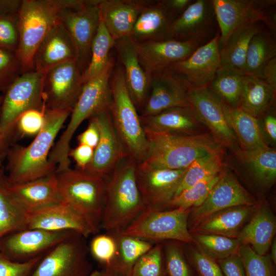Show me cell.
<instances>
[{
    "instance_id": "obj_35",
    "label": "cell",
    "mask_w": 276,
    "mask_h": 276,
    "mask_svg": "<svg viewBox=\"0 0 276 276\" xmlns=\"http://www.w3.org/2000/svg\"><path fill=\"white\" fill-rule=\"evenodd\" d=\"M276 91L262 78L244 75L239 108L259 118L274 105Z\"/></svg>"
},
{
    "instance_id": "obj_18",
    "label": "cell",
    "mask_w": 276,
    "mask_h": 276,
    "mask_svg": "<svg viewBox=\"0 0 276 276\" xmlns=\"http://www.w3.org/2000/svg\"><path fill=\"white\" fill-rule=\"evenodd\" d=\"M133 42L140 63L150 80L153 75L185 60L201 45L196 41L173 38Z\"/></svg>"
},
{
    "instance_id": "obj_10",
    "label": "cell",
    "mask_w": 276,
    "mask_h": 276,
    "mask_svg": "<svg viewBox=\"0 0 276 276\" xmlns=\"http://www.w3.org/2000/svg\"><path fill=\"white\" fill-rule=\"evenodd\" d=\"M85 237L76 233L45 254L31 276H88L93 271Z\"/></svg>"
},
{
    "instance_id": "obj_16",
    "label": "cell",
    "mask_w": 276,
    "mask_h": 276,
    "mask_svg": "<svg viewBox=\"0 0 276 276\" xmlns=\"http://www.w3.org/2000/svg\"><path fill=\"white\" fill-rule=\"evenodd\" d=\"M187 168H153L137 164L136 180L146 206L167 210L174 197Z\"/></svg>"
},
{
    "instance_id": "obj_13",
    "label": "cell",
    "mask_w": 276,
    "mask_h": 276,
    "mask_svg": "<svg viewBox=\"0 0 276 276\" xmlns=\"http://www.w3.org/2000/svg\"><path fill=\"white\" fill-rule=\"evenodd\" d=\"M83 83L76 61L58 64L45 74L43 99L45 110H71L81 93Z\"/></svg>"
},
{
    "instance_id": "obj_5",
    "label": "cell",
    "mask_w": 276,
    "mask_h": 276,
    "mask_svg": "<svg viewBox=\"0 0 276 276\" xmlns=\"http://www.w3.org/2000/svg\"><path fill=\"white\" fill-rule=\"evenodd\" d=\"M110 84V113L124 155L140 164L145 158L148 143L140 114L128 93L121 64L114 65Z\"/></svg>"
},
{
    "instance_id": "obj_14",
    "label": "cell",
    "mask_w": 276,
    "mask_h": 276,
    "mask_svg": "<svg viewBox=\"0 0 276 276\" xmlns=\"http://www.w3.org/2000/svg\"><path fill=\"white\" fill-rule=\"evenodd\" d=\"M100 0H90L84 7L75 10L63 8L59 19L69 34L75 45L76 63L81 74L89 63L91 46L97 33L100 17Z\"/></svg>"
},
{
    "instance_id": "obj_55",
    "label": "cell",
    "mask_w": 276,
    "mask_h": 276,
    "mask_svg": "<svg viewBox=\"0 0 276 276\" xmlns=\"http://www.w3.org/2000/svg\"><path fill=\"white\" fill-rule=\"evenodd\" d=\"M94 152V149L85 145L78 144L75 148L71 149L68 156L72 157L76 163V169L84 171L90 163Z\"/></svg>"
},
{
    "instance_id": "obj_60",
    "label": "cell",
    "mask_w": 276,
    "mask_h": 276,
    "mask_svg": "<svg viewBox=\"0 0 276 276\" xmlns=\"http://www.w3.org/2000/svg\"><path fill=\"white\" fill-rule=\"evenodd\" d=\"M88 276H125L116 271L111 268L104 267L100 270L92 271Z\"/></svg>"
},
{
    "instance_id": "obj_3",
    "label": "cell",
    "mask_w": 276,
    "mask_h": 276,
    "mask_svg": "<svg viewBox=\"0 0 276 276\" xmlns=\"http://www.w3.org/2000/svg\"><path fill=\"white\" fill-rule=\"evenodd\" d=\"M148 143L141 164L153 168L181 169L204 156L222 152V146L210 132L181 135L144 129Z\"/></svg>"
},
{
    "instance_id": "obj_29",
    "label": "cell",
    "mask_w": 276,
    "mask_h": 276,
    "mask_svg": "<svg viewBox=\"0 0 276 276\" xmlns=\"http://www.w3.org/2000/svg\"><path fill=\"white\" fill-rule=\"evenodd\" d=\"M257 204L234 206L216 212L189 229V232L191 234H214L237 238L254 213Z\"/></svg>"
},
{
    "instance_id": "obj_50",
    "label": "cell",
    "mask_w": 276,
    "mask_h": 276,
    "mask_svg": "<svg viewBox=\"0 0 276 276\" xmlns=\"http://www.w3.org/2000/svg\"><path fill=\"white\" fill-rule=\"evenodd\" d=\"M45 111L39 109H31L23 113L15 125L18 137L36 136L44 126Z\"/></svg>"
},
{
    "instance_id": "obj_52",
    "label": "cell",
    "mask_w": 276,
    "mask_h": 276,
    "mask_svg": "<svg viewBox=\"0 0 276 276\" xmlns=\"http://www.w3.org/2000/svg\"><path fill=\"white\" fill-rule=\"evenodd\" d=\"M43 256L17 262L10 260L0 252V276H31Z\"/></svg>"
},
{
    "instance_id": "obj_12",
    "label": "cell",
    "mask_w": 276,
    "mask_h": 276,
    "mask_svg": "<svg viewBox=\"0 0 276 276\" xmlns=\"http://www.w3.org/2000/svg\"><path fill=\"white\" fill-rule=\"evenodd\" d=\"M220 33L219 49L239 27L260 22L265 26L275 0H212Z\"/></svg>"
},
{
    "instance_id": "obj_1",
    "label": "cell",
    "mask_w": 276,
    "mask_h": 276,
    "mask_svg": "<svg viewBox=\"0 0 276 276\" xmlns=\"http://www.w3.org/2000/svg\"><path fill=\"white\" fill-rule=\"evenodd\" d=\"M71 110H45L43 128L27 147L12 145L6 158L9 185L30 181L54 174L57 166L49 162L54 140Z\"/></svg>"
},
{
    "instance_id": "obj_39",
    "label": "cell",
    "mask_w": 276,
    "mask_h": 276,
    "mask_svg": "<svg viewBox=\"0 0 276 276\" xmlns=\"http://www.w3.org/2000/svg\"><path fill=\"white\" fill-rule=\"evenodd\" d=\"M244 75L233 69L220 66L208 87L226 105L239 108Z\"/></svg>"
},
{
    "instance_id": "obj_49",
    "label": "cell",
    "mask_w": 276,
    "mask_h": 276,
    "mask_svg": "<svg viewBox=\"0 0 276 276\" xmlns=\"http://www.w3.org/2000/svg\"><path fill=\"white\" fill-rule=\"evenodd\" d=\"M90 251L97 261L105 267H110L117 252V244L114 237L109 232L97 235L90 242Z\"/></svg>"
},
{
    "instance_id": "obj_15",
    "label": "cell",
    "mask_w": 276,
    "mask_h": 276,
    "mask_svg": "<svg viewBox=\"0 0 276 276\" xmlns=\"http://www.w3.org/2000/svg\"><path fill=\"white\" fill-rule=\"evenodd\" d=\"M257 203L233 174L222 170L218 180L204 201L190 212L188 221L189 230L221 210L234 206L255 205Z\"/></svg>"
},
{
    "instance_id": "obj_43",
    "label": "cell",
    "mask_w": 276,
    "mask_h": 276,
    "mask_svg": "<svg viewBox=\"0 0 276 276\" xmlns=\"http://www.w3.org/2000/svg\"><path fill=\"white\" fill-rule=\"evenodd\" d=\"M222 152L209 154L197 158L187 168L174 197L198 182L222 170Z\"/></svg>"
},
{
    "instance_id": "obj_59",
    "label": "cell",
    "mask_w": 276,
    "mask_h": 276,
    "mask_svg": "<svg viewBox=\"0 0 276 276\" xmlns=\"http://www.w3.org/2000/svg\"><path fill=\"white\" fill-rule=\"evenodd\" d=\"M3 96H0V105ZM16 139L14 135L3 132L0 130V153H7L9 148L13 145V143Z\"/></svg>"
},
{
    "instance_id": "obj_22",
    "label": "cell",
    "mask_w": 276,
    "mask_h": 276,
    "mask_svg": "<svg viewBox=\"0 0 276 276\" xmlns=\"http://www.w3.org/2000/svg\"><path fill=\"white\" fill-rule=\"evenodd\" d=\"M90 118L94 120L98 126L100 137L94 149L93 159L84 171L104 177L113 169L125 155L112 122L109 108Z\"/></svg>"
},
{
    "instance_id": "obj_53",
    "label": "cell",
    "mask_w": 276,
    "mask_h": 276,
    "mask_svg": "<svg viewBox=\"0 0 276 276\" xmlns=\"http://www.w3.org/2000/svg\"><path fill=\"white\" fill-rule=\"evenodd\" d=\"M217 262L224 276H246L241 258L238 254Z\"/></svg>"
},
{
    "instance_id": "obj_42",
    "label": "cell",
    "mask_w": 276,
    "mask_h": 276,
    "mask_svg": "<svg viewBox=\"0 0 276 276\" xmlns=\"http://www.w3.org/2000/svg\"><path fill=\"white\" fill-rule=\"evenodd\" d=\"M191 235L197 248L216 261L238 254L242 244L237 238L214 234L195 233Z\"/></svg>"
},
{
    "instance_id": "obj_36",
    "label": "cell",
    "mask_w": 276,
    "mask_h": 276,
    "mask_svg": "<svg viewBox=\"0 0 276 276\" xmlns=\"http://www.w3.org/2000/svg\"><path fill=\"white\" fill-rule=\"evenodd\" d=\"M114 237L117 252L110 267L127 276L136 261L149 250L155 243L140 238L126 235L120 231L108 232Z\"/></svg>"
},
{
    "instance_id": "obj_47",
    "label": "cell",
    "mask_w": 276,
    "mask_h": 276,
    "mask_svg": "<svg viewBox=\"0 0 276 276\" xmlns=\"http://www.w3.org/2000/svg\"><path fill=\"white\" fill-rule=\"evenodd\" d=\"M179 242L169 241L163 245L166 276H193Z\"/></svg>"
},
{
    "instance_id": "obj_31",
    "label": "cell",
    "mask_w": 276,
    "mask_h": 276,
    "mask_svg": "<svg viewBox=\"0 0 276 276\" xmlns=\"http://www.w3.org/2000/svg\"><path fill=\"white\" fill-rule=\"evenodd\" d=\"M7 187L29 211L62 201L55 173L45 177L23 183L13 185L7 183Z\"/></svg>"
},
{
    "instance_id": "obj_32",
    "label": "cell",
    "mask_w": 276,
    "mask_h": 276,
    "mask_svg": "<svg viewBox=\"0 0 276 276\" xmlns=\"http://www.w3.org/2000/svg\"><path fill=\"white\" fill-rule=\"evenodd\" d=\"M262 22H257L243 25L228 37L220 50L221 66L233 69L244 75L246 58L252 38L265 29Z\"/></svg>"
},
{
    "instance_id": "obj_26",
    "label": "cell",
    "mask_w": 276,
    "mask_h": 276,
    "mask_svg": "<svg viewBox=\"0 0 276 276\" xmlns=\"http://www.w3.org/2000/svg\"><path fill=\"white\" fill-rule=\"evenodd\" d=\"M77 53L69 34L59 21L49 31L33 58V70L45 74L61 63L76 61Z\"/></svg>"
},
{
    "instance_id": "obj_44",
    "label": "cell",
    "mask_w": 276,
    "mask_h": 276,
    "mask_svg": "<svg viewBox=\"0 0 276 276\" xmlns=\"http://www.w3.org/2000/svg\"><path fill=\"white\" fill-rule=\"evenodd\" d=\"M220 175V173L210 176L185 190L171 200L167 210L193 209L199 206L206 199Z\"/></svg>"
},
{
    "instance_id": "obj_30",
    "label": "cell",
    "mask_w": 276,
    "mask_h": 276,
    "mask_svg": "<svg viewBox=\"0 0 276 276\" xmlns=\"http://www.w3.org/2000/svg\"><path fill=\"white\" fill-rule=\"evenodd\" d=\"M172 20L162 1H150L139 14L130 38L135 42L171 38Z\"/></svg>"
},
{
    "instance_id": "obj_37",
    "label": "cell",
    "mask_w": 276,
    "mask_h": 276,
    "mask_svg": "<svg viewBox=\"0 0 276 276\" xmlns=\"http://www.w3.org/2000/svg\"><path fill=\"white\" fill-rule=\"evenodd\" d=\"M276 57L275 35L265 28L251 39L246 58L245 75L262 78L266 64Z\"/></svg>"
},
{
    "instance_id": "obj_25",
    "label": "cell",
    "mask_w": 276,
    "mask_h": 276,
    "mask_svg": "<svg viewBox=\"0 0 276 276\" xmlns=\"http://www.w3.org/2000/svg\"><path fill=\"white\" fill-rule=\"evenodd\" d=\"M28 228L73 231L85 238L93 234L87 222L63 201L29 211Z\"/></svg>"
},
{
    "instance_id": "obj_19",
    "label": "cell",
    "mask_w": 276,
    "mask_h": 276,
    "mask_svg": "<svg viewBox=\"0 0 276 276\" xmlns=\"http://www.w3.org/2000/svg\"><path fill=\"white\" fill-rule=\"evenodd\" d=\"M190 88L182 76L169 68L153 75L149 94L140 116H150L175 107H191Z\"/></svg>"
},
{
    "instance_id": "obj_46",
    "label": "cell",
    "mask_w": 276,
    "mask_h": 276,
    "mask_svg": "<svg viewBox=\"0 0 276 276\" xmlns=\"http://www.w3.org/2000/svg\"><path fill=\"white\" fill-rule=\"evenodd\" d=\"M240 256L246 276H275L274 264L269 254L261 256L256 253L248 245L241 244Z\"/></svg>"
},
{
    "instance_id": "obj_17",
    "label": "cell",
    "mask_w": 276,
    "mask_h": 276,
    "mask_svg": "<svg viewBox=\"0 0 276 276\" xmlns=\"http://www.w3.org/2000/svg\"><path fill=\"white\" fill-rule=\"evenodd\" d=\"M219 32L212 0L194 1L170 27L171 38L194 40L202 45Z\"/></svg>"
},
{
    "instance_id": "obj_33",
    "label": "cell",
    "mask_w": 276,
    "mask_h": 276,
    "mask_svg": "<svg viewBox=\"0 0 276 276\" xmlns=\"http://www.w3.org/2000/svg\"><path fill=\"white\" fill-rule=\"evenodd\" d=\"M224 104L228 124L241 150L251 151L268 146L263 134L259 118L240 108H232Z\"/></svg>"
},
{
    "instance_id": "obj_48",
    "label": "cell",
    "mask_w": 276,
    "mask_h": 276,
    "mask_svg": "<svg viewBox=\"0 0 276 276\" xmlns=\"http://www.w3.org/2000/svg\"><path fill=\"white\" fill-rule=\"evenodd\" d=\"M22 73L16 52L0 48V91L4 93Z\"/></svg>"
},
{
    "instance_id": "obj_7",
    "label": "cell",
    "mask_w": 276,
    "mask_h": 276,
    "mask_svg": "<svg viewBox=\"0 0 276 276\" xmlns=\"http://www.w3.org/2000/svg\"><path fill=\"white\" fill-rule=\"evenodd\" d=\"M68 0H22L19 10V43L16 52L23 73L33 71L36 51L50 29L59 21Z\"/></svg>"
},
{
    "instance_id": "obj_40",
    "label": "cell",
    "mask_w": 276,
    "mask_h": 276,
    "mask_svg": "<svg viewBox=\"0 0 276 276\" xmlns=\"http://www.w3.org/2000/svg\"><path fill=\"white\" fill-rule=\"evenodd\" d=\"M115 42L100 19L91 46L89 63L81 74L83 84L99 75L107 67L111 58L109 56V51L114 47Z\"/></svg>"
},
{
    "instance_id": "obj_21",
    "label": "cell",
    "mask_w": 276,
    "mask_h": 276,
    "mask_svg": "<svg viewBox=\"0 0 276 276\" xmlns=\"http://www.w3.org/2000/svg\"><path fill=\"white\" fill-rule=\"evenodd\" d=\"M189 101L201 123L222 146L234 147L236 137L231 129L222 102L208 87L190 88Z\"/></svg>"
},
{
    "instance_id": "obj_4",
    "label": "cell",
    "mask_w": 276,
    "mask_h": 276,
    "mask_svg": "<svg viewBox=\"0 0 276 276\" xmlns=\"http://www.w3.org/2000/svg\"><path fill=\"white\" fill-rule=\"evenodd\" d=\"M114 65V59L111 58L102 73L83 84L70 115V122L49 155V162L57 166L56 170L70 167V142L80 124L85 120L109 108L111 98L110 79Z\"/></svg>"
},
{
    "instance_id": "obj_28",
    "label": "cell",
    "mask_w": 276,
    "mask_h": 276,
    "mask_svg": "<svg viewBox=\"0 0 276 276\" xmlns=\"http://www.w3.org/2000/svg\"><path fill=\"white\" fill-rule=\"evenodd\" d=\"M275 232V216L266 202L261 201L237 238L242 244L249 245L256 253L263 256L270 248Z\"/></svg>"
},
{
    "instance_id": "obj_57",
    "label": "cell",
    "mask_w": 276,
    "mask_h": 276,
    "mask_svg": "<svg viewBox=\"0 0 276 276\" xmlns=\"http://www.w3.org/2000/svg\"><path fill=\"white\" fill-rule=\"evenodd\" d=\"M193 1V0H162L172 21L181 14Z\"/></svg>"
},
{
    "instance_id": "obj_54",
    "label": "cell",
    "mask_w": 276,
    "mask_h": 276,
    "mask_svg": "<svg viewBox=\"0 0 276 276\" xmlns=\"http://www.w3.org/2000/svg\"><path fill=\"white\" fill-rule=\"evenodd\" d=\"M259 119L263 134L272 144L276 142V117L274 105L266 111Z\"/></svg>"
},
{
    "instance_id": "obj_9",
    "label": "cell",
    "mask_w": 276,
    "mask_h": 276,
    "mask_svg": "<svg viewBox=\"0 0 276 276\" xmlns=\"http://www.w3.org/2000/svg\"><path fill=\"white\" fill-rule=\"evenodd\" d=\"M44 74L35 70L23 73L4 93L0 105V130L16 135L19 117L31 109L45 110L43 99Z\"/></svg>"
},
{
    "instance_id": "obj_8",
    "label": "cell",
    "mask_w": 276,
    "mask_h": 276,
    "mask_svg": "<svg viewBox=\"0 0 276 276\" xmlns=\"http://www.w3.org/2000/svg\"><path fill=\"white\" fill-rule=\"evenodd\" d=\"M192 208L159 210L146 207L122 234L151 242L175 241L194 243L188 221Z\"/></svg>"
},
{
    "instance_id": "obj_56",
    "label": "cell",
    "mask_w": 276,
    "mask_h": 276,
    "mask_svg": "<svg viewBox=\"0 0 276 276\" xmlns=\"http://www.w3.org/2000/svg\"><path fill=\"white\" fill-rule=\"evenodd\" d=\"M98 126L92 118L89 119L87 128L77 136L78 144H83L95 149L99 140Z\"/></svg>"
},
{
    "instance_id": "obj_62",
    "label": "cell",
    "mask_w": 276,
    "mask_h": 276,
    "mask_svg": "<svg viewBox=\"0 0 276 276\" xmlns=\"http://www.w3.org/2000/svg\"><path fill=\"white\" fill-rule=\"evenodd\" d=\"M7 153H0V172L4 169L3 166V163L5 159H6Z\"/></svg>"
},
{
    "instance_id": "obj_24",
    "label": "cell",
    "mask_w": 276,
    "mask_h": 276,
    "mask_svg": "<svg viewBox=\"0 0 276 276\" xmlns=\"http://www.w3.org/2000/svg\"><path fill=\"white\" fill-rule=\"evenodd\" d=\"M140 118L144 129L154 132L181 135L209 132L192 107H172Z\"/></svg>"
},
{
    "instance_id": "obj_38",
    "label": "cell",
    "mask_w": 276,
    "mask_h": 276,
    "mask_svg": "<svg viewBox=\"0 0 276 276\" xmlns=\"http://www.w3.org/2000/svg\"><path fill=\"white\" fill-rule=\"evenodd\" d=\"M238 153L262 185L270 187L276 178V151L269 146L251 151L238 149Z\"/></svg>"
},
{
    "instance_id": "obj_27",
    "label": "cell",
    "mask_w": 276,
    "mask_h": 276,
    "mask_svg": "<svg viewBox=\"0 0 276 276\" xmlns=\"http://www.w3.org/2000/svg\"><path fill=\"white\" fill-rule=\"evenodd\" d=\"M147 0H100V19L116 41L129 37L135 22Z\"/></svg>"
},
{
    "instance_id": "obj_58",
    "label": "cell",
    "mask_w": 276,
    "mask_h": 276,
    "mask_svg": "<svg viewBox=\"0 0 276 276\" xmlns=\"http://www.w3.org/2000/svg\"><path fill=\"white\" fill-rule=\"evenodd\" d=\"M262 79L276 91V57L271 59L265 66Z\"/></svg>"
},
{
    "instance_id": "obj_20",
    "label": "cell",
    "mask_w": 276,
    "mask_h": 276,
    "mask_svg": "<svg viewBox=\"0 0 276 276\" xmlns=\"http://www.w3.org/2000/svg\"><path fill=\"white\" fill-rule=\"evenodd\" d=\"M219 40V32L188 58L171 64L168 68L182 76L191 88L208 87L221 66Z\"/></svg>"
},
{
    "instance_id": "obj_45",
    "label": "cell",
    "mask_w": 276,
    "mask_h": 276,
    "mask_svg": "<svg viewBox=\"0 0 276 276\" xmlns=\"http://www.w3.org/2000/svg\"><path fill=\"white\" fill-rule=\"evenodd\" d=\"M127 276H166L163 244L155 243L136 261Z\"/></svg>"
},
{
    "instance_id": "obj_6",
    "label": "cell",
    "mask_w": 276,
    "mask_h": 276,
    "mask_svg": "<svg viewBox=\"0 0 276 276\" xmlns=\"http://www.w3.org/2000/svg\"><path fill=\"white\" fill-rule=\"evenodd\" d=\"M55 175L62 201L87 222L93 234L99 232L105 203L104 177L70 167L56 171Z\"/></svg>"
},
{
    "instance_id": "obj_34",
    "label": "cell",
    "mask_w": 276,
    "mask_h": 276,
    "mask_svg": "<svg viewBox=\"0 0 276 276\" xmlns=\"http://www.w3.org/2000/svg\"><path fill=\"white\" fill-rule=\"evenodd\" d=\"M29 211L10 192L4 169L0 172V240L28 229Z\"/></svg>"
},
{
    "instance_id": "obj_41",
    "label": "cell",
    "mask_w": 276,
    "mask_h": 276,
    "mask_svg": "<svg viewBox=\"0 0 276 276\" xmlns=\"http://www.w3.org/2000/svg\"><path fill=\"white\" fill-rule=\"evenodd\" d=\"M22 0H0V48L16 52L19 10Z\"/></svg>"
},
{
    "instance_id": "obj_11",
    "label": "cell",
    "mask_w": 276,
    "mask_h": 276,
    "mask_svg": "<svg viewBox=\"0 0 276 276\" xmlns=\"http://www.w3.org/2000/svg\"><path fill=\"white\" fill-rule=\"evenodd\" d=\"M77 232L28 228L10 234L0 240V252L11 261H28L44 255Z\"/></svg>"
},
{
    "instance_id": "obj_61",
    "label": "cell",
    "mask_w": 276,
    "mask_h": 276,
    "mask_svg": "<svg viewBox=\"0 0 276 276\" xmlns=\"http://www.w3.org/2000/svg\"><path fill=\"white\" fill-rule=\"evenodd\" d=\"M270 258L274 265L276 264V240L275 237L272 240L270 245Z\"/></svg>"
},
{
    "instance_id": "obj_51",
    "label": "cell",
    "mask_w": 276,
    "mask_h": 276,
    "mask_svg": "<svg viewBox=\"0 0 276 276\" xmlns=\"http://www.w3.org/2000/svg\"><path fill=\"white\" fill-rule=\"evenodd\" d=\"M189 261L197 276H224L217 261L198 248L189 250Z\"/></svg>"
},
{
    "instance_id": "obj_2",
    "label": "cell",
    "mask_w": 276,
    "mask_h": 276,
    "mask_svg": "<svg viewBox=\"0 0 276 276\" xmlns=\"http://www.w3.org/2000/svg\"><path fill=\"white\" fill-rule=\"evenodd\" d=\"M137 162L124 155L104 177L105 203L101 229L122 231L146 207L136 180Z\"/></svg>"
},
{
    "instance_id": "obj_23",
    "label": "cell",
    "mask_w": 276,
    "mask_h": 276,
    "mask_svg": "<svg viewBox=\"0 0 276 276\" xmlns=\"http://www.w3.org/2000/svg\"><path fill=\"white\" fill-rule=\"evenodd\" d=\"M114 48L124 70L128 93L140 114L149 94L150 80L140 63L134 43L129 37L116 40Z\"/></svg>"
}]
</instances>
